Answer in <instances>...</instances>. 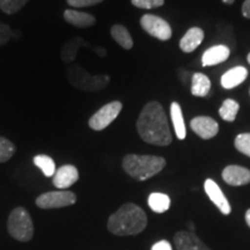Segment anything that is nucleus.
Instances as JSON below:
<instances>
[{"instance_id": "nucleus-1", "label": "nucleus", "mask_w": 250, "mask_h": 250, "mask_svg": "<svg viewBox=\"0 0 250 250\" xmlns=\"http://www.w3.org/2000/svg\"><path fill=\"white\" fill-rule=\"evenodd\" d=\"M137 131L144 142L152 145L168 146L173 140L164 108L155 101L143 108L137 121Z\"/></svg>"}, {"instance_id": "nucleus-2", "label": "nucleus", "mask_w": 250, "mask_h": 250, "mask_svg": "<svg viewBox=\"0 0 250 250\" xmlns=\"http://www.w3.org/2000/svg\"><path fill=\"white\" fill-rule=\"evenodd\" d=\"M147 226V215L142 208L126 203L108 219L109 232L118 236L137 235Z\"/></svg>"}, {"instance_id": "nucleus-3", "label": "nucleus", "mask_w": 250, "mask_h": 250, "mask_svg": "<svg viewBox=\"0 0 250 250\" xmlns=\"http://www.w3.org/2000/svg\"><path fill=\"white\" fill-rule=\"evenodd\" d=\"M123 169L134 180L146 181L159 174L166 166V160L161 156L127 154L124 156Z\"/></svg>"}, {"instance_id": "nucleus-4", "label": "nucleus", "mask_w": 250, "mask_h": 250, "mask_svg": "<svg viewBox=\"0 0 250 250\" xmlns=\"http://www.w3.org/2000/svg\"><path fill=\"white\" fill-rule=\"evenodd\" d=\"M67 79L72 86L85 92H98L110 83L109 76H92L79 65H71L67 68Z\"/></svg>"}, {"instance_id": "nucleus-5", "label": "nucleus", "mask_w": 250, "mask_h": 250, "mask_svg": "<svg viewBox=\"0 0 250 250\" xmlns=\"http://www.w3.org/2000/svg\"><path fill=\"white\" fill-rule=\"evenodd\" d=\"M7 229L9 235L18 241H30L34 235V224L29 212L22 206L15 208L8 217Z\"/></svg>"}, {"instance_id": "nucleus-6", "label": "nucleus", "mask_w": 250, "mask_h": 250, "mask_svg": "<svg viewBox=\"0 0 250 250\" xmlns=\"http://www.w3.org/2000/svg\"><path fill=\"white\" fill-rule=\"evenodd\" d=\"M122 108H123V105H122L120 101H112L110 103H107V104L100 108L89 118V127L95 131L104 130L105 127H108L118 117V115L122 111Z\"/></svg>"}, {"instance_id": "nucleus-7", "label": "nucleus", "mask_w": 250, "mask_h": 250, "mask_svg": "<svg viewBox=\"0 0 250 250\" xmlns=\"http://www.w3.org/2000/svg\"><path fill=\"white\" fill-rule=\"evenodd\" d=\"M77 202L76 193L72 191H49L40 195L36 198V205L43 210L50 208H61L74 205Z\"/></svg>"}, {"instance_id": "nucleus-8", "label": "nucleus", "mask_w": 250, "mask_h": 250, "mask_svg": "<svg viewBox=\"0 0 250 250\" xmlns=\"http://www.w3.org/2000/svg\"><path fill=\"white\" fill-rule=\"evenodd\" d=\"M140 26L146 33L160 41H168L173 34L169 23L158 15H144L140 19Z\"/></svg>"}, {"instance_id": "nucleus-9", "label": "nucleus", "mask_w": 250, "mask_h": 250, "mask_svg": "<svg viewBox=\"0 0 250 250\" xmlns=\"http://www.w3.org/2000/svg\"><path fill=\"white\" fill-rule=\"evenodd\" d=\"M204 189L206 195L208 196V198L211 199V202L217 206L219 208V211L225 215H228L230 213V205L228 199L226 198V196L224 195V192L221 191V189L219 188L217 183L214 182L213 180L208 179L204 183Z\"/></svg>"}, {"instance_id": "nucleus-10", "label": "nucleus", "mask_w": 250, "mask_h": 250, "mask_svg": "<svg viewBox=\"0 0 250 250\" xmlns=\"http://www.w3.org/2000/svg\"><path fill=\"white\" fill-rule=\"evenodd\" d=\"M191 130L202 139H211L219 132V125L213 118L208 116L195 117L190 123Z\"/></svg>"}, {"instance_id": "nucleus-11", "label": "nucleus", "mask_w": 250, "mask_h": 250, "mask_svg": "<svg viewBox=\"0 0 250 250\" xmlns=\"http://www.w3.org/2000/svg\"><path fill=\"white\" fill-rule=\"evenodd\" d=\"M177 250H211L195 233L181 230L174 235Z\"/></svg>"}, {"instance_id": "nucleus-12", "label": "nucleus", "mask_w": 250, "mask_h": 250, "mask_svg": "<svg viewBox=\"0 0 250 250\" xmlns=\"http://www.w3.org/2000/svg\"><path fill=\"white\" fill-rule=\"evenodd\" d=\"M78 180H79V171L77 167L72 165H65L56 170L52 183L58 189L64 190L73 186Z\"/></svg>"}, {"instance_id": "nucleus-13", "label": "nucleus", "mask_w": 250, "mask_h": 250, "mask_svg": "<svg viewBox=\"0 0 250 250\" xmlns=\"http://www.w3.org/2000/svg\"><path fill=\"white\" fill-rule=\"evenodd\" d=\"M223 179L229 186L240 187L250 183V170L236 165L227 166L223 170Z\"/></svg>"}, {"instance_id": "nucleus-14", "label": "nucleus", "mask_w": 250, "mask_h": 250, "mask_svg": "<svg viewBox=\"0 0 250 250\" xmlns=\"http://www.w3.org/2000/svg\"><path fill=\"white\" fill-rule=\"evenodd\" d=\"M230 50L226 45H215L208 49L202 57L203 66H213L220 64L229 57Z\"/></svg>"}, {"instance_id": "nucleus-15", "label": "nucleus", "mask_w": 250, "mask_h": 250, "mask_svg": "<svg viewBox=\"0 0 250 250\" xmlns=\"http://www.w3.org/2000/svg\"><path fill=\"white\" fill-rule=\"evenodd\" d=\"M248 77V71L243 66H236L228 70L226 73L223 74L220 83L225 89H233L241 85Z\"/></svg>"}, {"instance_id": "nucleus-16", "label": "nucleus", "mask_w": 250, "mask_h": 250, "mask_svg": "<svg viewBox=\"0 0 250 250\" xmlns=\"http://www.w3.org/2000/svg\"><path fill=\"white\" fill-rule=\"evenodd\" d=\"M203 40H204V31L201 28H190L186 33V35L182 37V40L180 41V48L183 52L189 54L201 45Z\"/></svg>"}, {"instance_id": "nucleus-17", "label": "nucleus", "mask_w": 250, "mask_h": 250, "mask_svg": "<svg viewBox=\"0 0 250 250\" xmlns=\"http://www.w3.org/2000/svg\"><path fill=\"white\" fill-rule=\"evenodd\" d=\"M64 19L66 22L77 28H88L96 23V19L92 14L78 12L74 9H66L64 12Z\"/></svg>"}, {"instance_id": "nucleus-18", "label": "nucleus", "mask_w": 250, "mask_h": 250, "mask_svg": "<svg viewBox=\"0 0 250 250\" xmlns=\"http://www.w3.org/2000/svg\"><path fill=\"white\" fill-rule=\"evenodd\" d=\"M83 46H88L89 48L90 45L81 39V37H76V39L68 41L67 43H65V44L62 46V50H61L62 61L64 62H67V64L74 62V59H76L77 54H78V49L83 48Z\"/></svg>"}, {"instance_id": "nucleus-19", "label": "nucleus", "mask_w": 250, "mask_h": 250, "mask_svg": "<svg viewBox=\"0 0 250 250\" xmlns=\"http://www.w3.org/2000/svg\"><path fill=\"white\" fill-rule=\"evenodd\" d=\"M170 117L171 122H173L175 133H176L177 138L180 140L186 139L187 137V129L186 124H184L182 109H181L180 104L177 102H173L170 105Z\"/></svg>"}, {"instance_id": "nucleus-20", "label": "nucleus", "mask_w": 250, "mask_h": 250, "mask_svg": "<svg viewBox=\"0 0 250 250\" xmlns=\"http://www.w3.org/2000/svg\"><path fill=\"white\" fill-rule=\"evenodd\" d=\"M211 89V81L205 74L195 73L191 80V94L198 98H205L208 96Z\"/></svg>"}, {"instance_id": "nucleus-21", "label": "nucleus", "mask_w": 250, "mask_h": 250, "mask_svg": "<svg viewBox=\"0 0 250 250\" xmlns=\"http://www.w3.org/2000/svg\"><path fill=\"white\" fill-rule=\"evenodd\" d=\"M148 206L155 213H164L170 208L169 196L162 192H153L148 196Z\"/></svg>"}, {"instance_id": "nucleus-22", "label": "nucleus", "mask_w": 250, "mask_h": 250, "mask_svg": "<svg viewBox=\"0 0 250 250\" xmlns=\"http://www.w3.org/2000/svg\"><path fill=\"white\" fill-rule=\"evenodd\" d=\"M110 35L123 49L130 50L133 46V40L131 37L129 30L122 24H115L111 27Z\"/></svg>"}, {"instance_id": "nucleus-23", "label": "nucleus", "mask_w": 250, "mask_h": 250, "mask_svg": "<svg viewBox=\"0 0 250 250\" xmlns=\"http://www.w3.org/2000/svg\"><path fill=\"white\" fill-rule=\"evenodd\" d=\"M240 105L236 101H234L233 99H226L221 105V108L219 109V115L221 118L227 122H233L235 121L237 112H239Z\"/></svg>"}, {"instance_id": "nucleus-24", "label": "nucleus", "mask_w": 250, "mask_h": 250, "mask_svg": "<svg viewBox=\"0 0 250 250\" xmlns=\"http://www.w3.org/2000/svg\"><path fill=\"white\" fill-rule=\"evenodd\" d=\"M34 164H35L36 167H39L40 169L42 170V173L44 174L46 177L54 176L56 173L55 161L48 155H36L35 158H34Z\"/></svg>"}, {"instance_id": "nucleus-25", "label": "nucleus", "mask_w": 250, "mask_h": 250, "mask_svg": "<svg viewBox=\"0 0 250 250\" xmlns=\"http://www.w3.org/2000/svg\"><path fill=\"white\" fill-rule=\"evenodd\" d=\"M17 152V147L11 140L0 137V164L7 162Z\"/></svg>"}, {"instance_id": "nucleus-26", "label": "nucleus", "mask_w": 250, "mask_h": 250, "mask_svg": "<svg viewBox=\"0 0 250 250\" xmlns=\"http://www.w3.org/2000/svg\"><path fill=\"white\" fill-rule=\"evenodd\" d=\"M29 0H0V9L6 14H15L23 7Z\"/></svg>"}, {"instance_id": "nucleus-27", "label": "nucleus", "mask_w": 250, "mask_h": 250, "mask_svg": "<svg viewBox=\"0 0 250 250\" xmlns=\"http://www.w3.org/2000/svg\"><path fill=\"white\" fill-rule=\"evenodd\" d=\"M234 144L240 153L250 156V133H241L236 136Z\"/></svg>"}, {"instance_id": "nucleus-28", "label": "nucleus", "mask_w": 250, "mask_h": 250, "mask_svg": "<svg viewBox=\"0 0 250 250\" xmlns=\"http://www.w3.org/2000/svg\"><path fill=\"white\" fill-rule=\"evenodd\" d=\"M133 6L138 8H144V9H151V8H156L160 7L165 4V0H131Z\"/></svg>"}, {"instance_id": "nucleus-29", "label": "nucleus", "mask_w": 250, "mask_h": 250, "mask_svg": "<svg viewBox=\"0 0 250 250\" xmlns=\"http://www.w3.org/2000/svg\"><path fill=\"white\" fill-rule=\"evenodd\" d=\"M13 36V31L8 24L0 22V46L5 45Z\"/></svg>"}, {"instance_id": "nucleus-30", "label": "nucleus", "mask_w": 250, "mask_h": 250, "mask_svg": "<svg viewBox=\"0 0 250 250\" xmlns=\"http://www.w3.org/2000/svg\"><path fill=\"white\" fill-rule=\"evenodd\" d=\"M103 0H67V4L73 7H89V6L98 5Z\"/></svg>"}, {"instance_id": "nucleus-31", "label": "nucleus", "mask_w": 250, "mask_h": 250, "mask_svg": "<svg viewBox=\"0 0 250 250\" xmlns=\"http://www.w3.org/2000/svg\"><path fill=\"white\" fill-rule=\"evenodd\" d=\"M151 250H173V248H171L169 242L166 241V240H161V241L156 242Z\"/></svg>"}, {"instance_id": "nucleus-32", "label": "nucleus", "mask_w": 250, "mask_h": 250, "mask_svg": "<svg viewBox=\"0 0 250 250\" xmlns=\"http://www.w3.org/2000/svg\"><path fill=\"white\" fill-rule=\"evenodd\" d=\"M242 14L247 19H250V0H246L242 5Z\"/></svg>"}, {"instance_id": "nucleus-33", "label": "nucleus", "mask_w": 250, "mask_h": 250, "mask_svg": "<svg viewBox=\"0 0 250 250\" xmlns=\"http://www.w3.org/2000/svg\"><path fill=\"white\" fill-rule=\"evenodd\" d=\"M94 51H95L99 56H101V57H104V56L107 55V51L103 48H94Z\"/></svg>"}, {"instance_id": "nucleus-34", "label": "nucleus", "mask_w": 250, "mask_h": 250, "mask_svg": "<svg viewBox=\"0 0 250 250\" xmlns=\"http://www.w3.org/2000/svg\"><path fill=\"white\" fill-rule=\"evenodd\" d=\"M246 223L250 227V208L246 212Z\"/></svg>"}, {"instance_id": "nucleus-35", "label": "nucleus", "mask_w": 250, "mask_h": 250, "mask_svg": "<svg viewBox=\"0 0 250 250\" xmlns=\"http://www.w3.org/2000/svg\"><path fill=\"white\" fill-rule=\"evenodd\" d=\"M234 1H235V0H223V2H225V4L227 5H232Z\"/></svg>"}, {"instance_id": "nucleus-36", "label": "nucleus", "mask_w": 250, "mask_h": 250, "mask_svg": "<svg viewBox=\"0 0 250 250\" xmlns=\"http://www.w3.org/2000/svg\"><path fill=\"white\" fill-rule=\"evenodd\" d=\"M189 227H190V230L193 233V230H195V226H193L192 223H189Z\"/></svg>"}, {"instance_id": "nucleus-37", "label": "nucleus", "mask_w": 250, "mask_h": 250, "mask_svg": "<svg viewBox=\"0 0 250 250\" xmlns=\"http://www.w3.org/2000/svg\"><path fill=\"white\" fill-rule=\"evenodd\" d=\"M247 59H248V62L250 64V54L248 55V57H247Z\"/></svg>"}]
</instances>
